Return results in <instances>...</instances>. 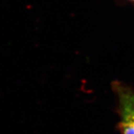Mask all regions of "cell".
Returning <instances> with one entry per match:
<instances>
[{
	"mask_svg": "<svg viewBox=\"0 0 134 134\" xmlns=\"http://www.w3.org/2000/svg\"><path fill=\"white\" fill-rule=\"evenodd\" d=\"M118 99L119 129L121 134H134V92L122 83H113Z\"/></svg>",
	"mask_w": 134,
	"mask_h": 134,
	"instance_id": "1",
	"label": "cell"
},
{
	"mask_svg": "<svg viewBox=\"0 0 134 134\" xmlns=\"http://www.w3.org/2000/svg\"><path fill=\"white\" fill-rule=\"evenodd\" d=\"M133 1H134V0H133Z\"/></svg>",
	"mask_w": 134,
	"mask_h": 134,
	"instance_id": "2",
	"label": "cell"
}]
</instances>
